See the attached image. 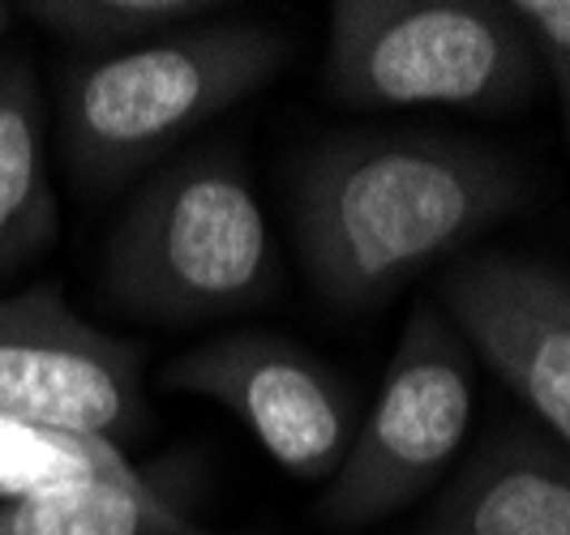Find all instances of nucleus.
<instances>
[{
  "label": "nucleus",
  "mask_w": 570,
  "mask_h": 535,
  "mask_svg": "<svg viewBox=\"0 0 570 535\" xmlns=\"http://www.w3.org/2000/svg\"><path fill=\"white\" fill-rule=\"evenodd\" d=\"M511 9L537 43L544 82H553V90H558L570 146V0H514Z\"/></svg>",
  "instance_id": "obj_14"
},
{
  "label": "nucleus",
  "mask_w": 570,
  "mask_h": 535,
  "mask_svg": "<svg viewBox=\"0 0 570 535\" xmlns=\"http://www.w3.org/2000/svg\"><path fill=\"white\" fill-rule=\"evenodd\" d=\"M0 535H206L150 479L78 484L0 506Z\"/></svg>",
  "instance_id": "obj_11"
},
{
  "label": "nucleus",
  "mask_w": 570,
  "mask_h": 535,
  "mask_svg": "<svg viewBox=\"0 0 570 535\" xmlns=\"http://www.w3.org/2000/svg\"><path fill=\"white\" fill-rule=\"evenodd\" d=\"M476 407V356L433 300H416L391 351L370 416L331 476L317 518L356 532L429 493L468 442Z\"/></svg>",
  "instance_id": "obj_5"
},
{
  "label": "nucleus",
  "mask_w": 570,
  "mask_h": 535,
  "mask_svg": "<svg viewBox=\"0 0 570 535\" xmlns=\"http://www.w3.org/2000/svg\"><path fill=\"white\" fill-rule=\"evenodd\" d=\"M322 82L347 108L502 116L541 90L544 69L498 0H335Z\"/></svg>",
  "instance_id": "obj_4"
},
{
  "label": "nucleus",
  "mask_w": 570,
  "mask_h": 535,
  "mask_svg": "<svg viewBox=\"0 0 570 535\" xmlns=\"http://www.w3.org/2000/svg\"><path fill=\"white\" fill-rule=\"evenodd\" d=\"M164 386L210 398L254 433L284 472L331 479L352 446V395L309 347L266 330H232L180 351Z\"/></svg>",
  "instance_id": "obj_7"
},
{
  "label": "nucleus",
  "mask_w": 570,
  "mask_h": 535,
  "mask_svg": "<svg viewBox=\"0 0 570 535\" xmlns=\"http://www.w3.org/2000/svg\"><path fill=\"white\" fill-rule=\"evenodd\" d=\"M48 112L35 65L0 57V275L18 270L57 236V189L48 171Z\"/></svg>",
  "instance_id": "obj_10"
},
{
  "label": "nucleus",
  "mask_w": 570,
  "mask_h": 535,
  "mask_svg": "<svg viewBox=\"0 0 570 535\" xmlns=\"http://www.w3.org/2000/svg\"><path fill=\"white\" fill-rule=\"evenodd\" d=\"M442 313L455 321L549 442L570 454V270L532 254H463L438 283Z\"/></svg>",
  "instance_id": "obj_8"
},
{
  "label": "nucleus",
  "mask_w": 570,
  "mask_h": 535,
  "mask_svg": "<svg viewBox=\"0 0 570 535\" xmlns=\"http://www.w3.org/2000/svg\"><path fill=\"white\" fill-rule=\"evenodd\" d=\"M9 22H13V9L0 4V43H4V34H9Z\"/></svg>",
  "instance_id": "obj_15"
},
{
  "label": "nucleus",
  "mask_w": 570,
  "mask_h": 535,
  "mask_svg": "<svg viewBox=\"0 0 570 535\" xmlns=\"http://www.w3.org/2000/svg\"><path fill=\"white\" fill-rule=\"evenodd\" d=\"M30 22L48 30L57 43L78 60H99L142 48L159 34L206 22L210 13H224V4L198 0H27L18 4Z\"/></svg>",
  "instance_id": "obj_13"
},
{
  "label": "nucleus",
  "mask_w": 570,
  "mask_h": 535,
  "mask_svg": "<svg viewBox=\"0 0 570 535\" xmlns=\"http://www.w3.org/2000/svg\"><path fill=\"white\" fill-rule=\"evenodd\" d=\"M138 484L146 479L112 442L73 437L57 428L0 416V506L78 484Z\"/></svg>",
  "instance_id": "obj_12"
},
{
  "label": "nucleus",
  "mask_w": 570,
  "mask_h": 535,
  "mask_svg": "<svg viewBox=\"0 0 570 535\" xmlns=\"http://www.w3.org/2000/svg\"><path fill=\"white\" fill-rule=\"evenodd\" d=\"M146 351L90 326L57 283L0 296V416L112 442L146 420Z\"/></svg>",
  "instance_id": "obj_6"
},
{
  "label": "nucleus",
  "mask_w": 570,
  "mask_h": 535,
  "mask_svg": "<svg viewBox=\"0 0 570 535\" xmlns=\"http://www.w3.org/2000/svg\"><path fill=\"white\" fill-rule=\"evenodd\" d=\"M279 257L240 155L206 146L146 180L120 210L104 287L116 309L194 326L249 313L275 296Z\"/></svg>",
  "instance_id": "obj_3"
},
{
  "label": "nucleus",
  "mask_w": 570,
  "mask_h": 535,
  "mask_svg": "<svg viewBox=\"0 0 570 535\" xmlns=\"http://www.w3.org/2000/svg\"><path fill=\"white\" fill-rule=\"evenodd\" d=\"M507 150L446 133H347L292 176L296 254L340 309H377L523 206Z\"/></svg>",
  "instance_id": "obj_1"
},
{
  "label": "nucleus",
  "mask_w": 570,
  "mask_h": 535,
  "mask_svg": "<svg viewBox=\"0 0 570 535\" xmlns=\"http://www.w3.org/2000/svg\"><path fill=\"white\" fill-rule=\"evenodd\" d=\"M287 34L257 18H206L116 57L78 60L60 90L65 168L86 189H112L155 168L206 120L271 82Z\"/></svg>",
  "instance_id": "obj_2"
},
{
  "label": "nucleus",
  "mask_w": 570,
  "mask_h": 535,
  "mask_svg": "<svg viewBox=\"0 0 570 535\" xmlns=\"http://www.w3.org/2000/svg\"><path fill=\"white\" fill-rule=\"evenodd\" d=\"M421 535H570V454L507 428L451 479Z\"/></svg>",
  "instance_id": "obj_9"
}]
</instances>
